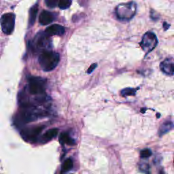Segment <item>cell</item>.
<instances>
[{
  "label": "cell",
  "instance_id": "6da1fadb",
  "mask_svg": "<svg viewBox=\"0 0 174 174\" xmlns=\"http://www.w3.org/2000/svg\"><path fill=\"white\" fill-rule=\"evenodd\" d=\"M59 60V54L50 50H44L39 56V63L45 71L53 70L57 66Z\"/></svg>",
  "mask_w": 174,
  "mask_h": 174
},
{
  "label": "cell",
  "instance_id": "7a4b0ae2",
  "mask_svg": "<svg viewBox=\"0 0 174 174\" xmlns=\"http://www.w3.org/2000/svg\"><path fill=\"white\" fill-rule=\"evenodd\" d=\"M137 12V4L133 2L122 3L116 8L115 13L118 19L121 20H129L133 19Z\"/></svg>",
  "mask_w": 174,
  "mask_h": 174
},
{
  "label": "cell",
  "instance_id": "3957f363",
  "mask_svg": "<svg viewBox=\"0 0 174 174\" xmlns=\"http://www.w3.org/2000/svg\"><path fill=\"white\" fill-rule=\"evenodd\" d=\"M158 40L156 35L152 32H146L143 35L142 42H140V46L144 51L146 55H148L154 50L157 46Z\"/></svg>",
  "mask_w": 174,
  "mask_h": 174
},
{
  "label": "cell",
  "instance_id": "277c9868",
  "mask_svg": "<svg viewBox=\"0 0 174 174\" xmlns=\"http://www.w3.org/2000/svg\"><path fill=\"white\" fill-rule=\"evenodd\" d=\"M28 91L31 95L42 94L45 91L46 80L40 77H31L29 78Z\"/></svg>",
  "mask_w": 174,
  "mask_h": 174
},
{
  "label": "cell",
  "instance_id": "5b68a950",
  "mask_svg": "<svg viewBox=\"0 0 174 174\" xmlns=\"http://www.w3.org/2000/svg\"><path fill=\"white\" fill-rule=\"evenodd\" d=\"M15 14L13 13H6L2 15L0 19L3 32L10 35L13 32L15 26Z\"/></svg>",
  "mask_w": 174,
  "mask_h": 174
},
{
  "label": "cell",
  "instance_id": "8992f818",
  "mask_svg": "<svg viewBox=\"0 0 174 174\" xmlns=\"http://www.w3.org/2000/svg\"><path fill=\"white\" fill-rule=\"evenodd\" d=\"M45 128L44 126H38V127L27 128L22 130L21 136L25 140L29 142H35L41 132Z\"/></svg>",
  "mask_w": 174,
  "mask_h": 174
},
{
  "label": "cell",
  "instance_id": "52a82bcc",
  "mask_svg": "<svg viewBox=\"0 0 174 174\" xmlns=\"http://www.w3.org/2000/svg\"><path fill=\"white\" fill-rule=\"evenodd\" d=\"M161 70L167 75H174V61L172 59H166L160 64Z\"/></svg>",
  "mask_w": 174,
  "mask_h": 174
},
{
  "label": "cell",
  "instance_id": "ba28073f",
  "mask_svg": "<svg viewBox=\"0 0 174 174\" xmlns=\"http://www.w3.org/2000/svg\"><path fill=\"white\" fill-rule=\"evenodd\" d=\"M65 33V28L62 25L55 24L49 27L46 28L45 30V34L47 36H52V35H61Z\"/></svg>",
  "mask_w": 174,
  "mask_h": 174
},
{
  "label": "cell",
  "instance_id": "9c48e42d",
  "mask_svg": "<svg viewBox=\"0 0 174 174\" xmlns=\"http://www.w3.org/2000/svg\"><path fill=\"white\" fill-rule=\"evenodd\" d=\"M55 17L53 14L47 10H44L39 16V22L42 25H47L49 24L52 23Z\"/></svg>",
  "mask_w": 174,
  "mask_h": 174
},
{
  "label": "cell",
  "instance_id": "30bf717a",
  "mask_svg": "<svg viewBox=\"0 0 174 174\" xmlns=\"http://www.w3.org/2000/svg\"><path fill=\"white\" fill-rule=\"evenodd\" d=\"M58 129H51L47 131L41 138V142L42 143H46L49 142L54 137H55L58 134Z\"/></svg>",
  "mask_w": 174,
  "mask_h": 174
},
{
  "label": "cell",
  "instance_id": "8fae6325",
  "mask_svg": "<svg viewBox=\"0 0 174 174\" xmlns=\"http://www.w3.org/2000/svg\"><path fill=\"white\" fill-rule=\"evenodd\" d=\"M47 35L44 34V35H38V38H36L35 40V46L37 48H46L49 46V42H48Z\"/></svg>",
  "mask_w": 174,
  "mask_h": 174
},
{
  "label": "cell",
  "instance_id": "7c38bea8",
  "mask_svg": "<svg viewBox=\"0 0 174 174\" xmlns=\"http://www.w3.org/2000/svg\"><path fill=\"white\" fill-rule=\"evenodd\" d=\"M38 11V5L35 4L33 6L29 11V27L33 25L35 23V19H36L37 14Z\"/></svg>",
  "mask_w": 174,
  "mask_h": 174
},
{
  "label": "cell",
  "instance_id": "4fadbf2b",
  "mask_svg": "<svg viewBox=\"0 0 174 174\" xmlns=\"http://www.w3.org/2000/svg\"><path fill=\"white\" fill-rule=\"evenodd\" d=\"M59 142L61 144H75V141L67 133H63L61 134V136L59 137Z\"/></svg>",
  "mask_w": 174,
  "mask_h": 174
},
{
  "label": "cell",
  "instance_id": "5bb4252c",
  "mask_svg": "<svg viewBox=\"0 0 174 174\" xmlns=\"http://www.w3.org/2000/svg\"><path fill=\"white\" fill-rule=\"evenodd\" d=\"M173 123L172 121H167L165 122L161 126L159 129V135L163 136L167 132H169L170 130H172L173 128Z\"/></svg>",
  "mask_w": 174,
  "mask_h": 174
},
{
  "label": "cell",
  "instance_id": "9a60e30c",
  "mask_svg": "<svg viewBox=\"0 0 174 174\" xmlns=\"http://www.w3.org/2000/svg\"><path fill=\"white\" fill-rule=\"evenodd\" d=\"M73 167V161L71 158H67L66 159L64 163H63L62 165V171L63 172H67L68 171H70V169H72Z\"/></svg>",
  "mask_w": 174,
  "mask_h": 174
},
{
  "label": "cell",
  "instance_id": "2e32d148",
  "mask_svg": "<svg viewBox=\"0 0 174 174\" xmlns=\"http://www.w3.org/2000/svg\"><path fill=\"white\" fill-rule=\"evenodd\" d=\"M71 3H72V2L71 0H61V1L59 2L58 5L62 10H65V9H67L70 7Z\"/></svg>",
  "mask_w": 174,
  "mask_h": 174
},
{
  "label": "cell",
  "instance_id": "e0dca14e",
  "mask_svg": "<svg viewBox=\"0 0 174 174\" xmlns=\"http://www.w3.org/2000/svg\"><path fill=\"white\" fill-rule=\"evenodd\" d=\"M137 89H132V88H127L122 90L121 91V95L123 96V97H127V96H131V95H136Z\"/></svg>",
  "mask_w": 174,
  "mask_h": 174
},
{
  "label": "cell",
  "instance_id": "ac0fdd59",
  "mask_svg": "<svg viewBox=\"0 0 174 174\" xmlns=\"http://www.w3.org/2000/svg\"><path fill=\"white\" fill-rule=\"evenodd\" d=\"M152 155V151L150 149H144L140 152V157L143 158H146Z\"/></svg>",
  "mask_w": 174,
  "mask_h": 174
},
{
  "label": "cell",
  "instance_id": "d6986e66",
  "mask_svg": "<svg viewBox=\"0 0 174 174\" xmlns=\"http://www.w3.org/2000/svg\"><path fill=\"white\" fill-rule=\"evenodd\" d=\"M45 3H46L48 7L53 8L57 5L59 2L56 0H46V1H45Z\"/></svg>",
  "mask_w": 174,
  "mask_h": 174
},
{
  "label": "cell",
  "instance_id": "ffe728a7",
  "mask_svg": "<svg viewBox=\"0 0 174 174\" xmlns=\"http://www.w3.org/2000/svg\"><path fill=\"white\" fill-rule=\"evenodd\" d=\"M96 67H97V64L96 63H94V64H92L91 67H90L89 68V70H88V71H87V73L88 74H90V73H91L92 71H93L96 68Z\"/></svg>",
  "mask_w": 174,
  "mask_h": 174
},
{
  "label": "cell",
  "instance_id": "44dd1931",
  "mask_svg": "<svg viewBox=\"0 0 174 174\" xmlns=\"http://www.w3.org/2000/svg\"><path fill=\"white\" fill-rule=\"evenodd\" d=\"M140 167H141V169H142V171H148L149 169L148 165L146 164H143L142 165H141Z\"/></svg>",
  "mask_w": 174,
  "mask_h": 174
}]
</instances>
